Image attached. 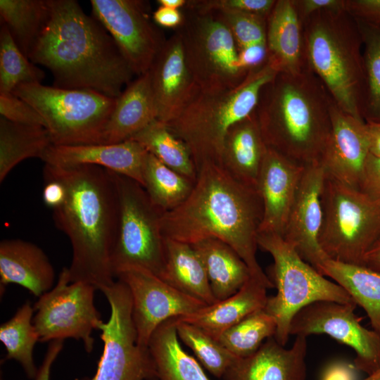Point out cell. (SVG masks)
<instances>
[{
	"mask_svg": "<svg viewBox=\"0 0 380 380\" xmlns=\"http://www.w3.org/2000/svg\"><path fill=\"white\" fill-rule=\"evenodd\" d=\"M268 58L267 44H253L239 50L238 68L245 72L260 67Z\"/></svg>",
	"mask_w": 380,
	"mask_h": 380,
	"instance_id": "bcb514c9",
	"label": "cell"
},
{
	"mask_svg": "<svg viewBox=\"0 0 380 380\" xmlns=\"http://www.w3.org/2000/svg\"><path fill=\"white\" fill-rule=\"evenodd\" d=\"M144 188L162 212L174 210L191 194L195 182L148 153L143 168Z\"/></svg>",
	"mask_w": 380,
	"mask_h": 380,
	"instance_id": "836d02e7",
	"label": "cell"
},
{
	"mask_svg": "<svg viewBox=\"0 0 380 380\" xmlns=\"http://www.w3.org/2000/svg\"><path fill=\"white\" fill-rule=\"evenodd\" d=\"M369 153L380 157V122H365Z\"/></svg>",
	"mask_w": 380,
	"mask_h": 380,
	"instance_id": "f5cc1de1",
	"label": "cell"
},
{
	"mask_svg": "<svg viewBox=\"0 0 380 380\" xmlns=\"http://www.w3.org/2000/svg\"><path fill=\"white\" fill-rule=\"evenodd\" d=\"M183 22L176 29L182 39L188 68L200 89L233 88L248 72L237 65L239 49L215 11L185 6Z\"/></svg>",
	"mask_w": 380,
	"mask_h": 380,
	"instance_id": "8fae6325",
	"label": "cell"
},
{
	"mask_svg": "<svg viewBox=\"0 0 380 380\" xmlns=\"http://www.w3.org/2000/svg\"><path fill=\"white\" fill-rule=\"evenodd\" d=\"M0 114L13 122L45 127L44 120L37 111L13 93H0Z\"/></svg>",
	"mask_w": 380,
	"mask_h": 380,
	"instance_id": "7bdbcfd3",
	"label": "cell"
},
{
	"mask_svg": "<svg viewBox=\"0 0 380 380\" xmlns=\"http://www.w3.org/2000/svg\"><path fill=\"white\" fill-rule=\"evenodd\" d=\"M191 245L203 263L212 293L217 301L236 293L251 277L247 265L224 241L208 238Z\"/></svg>",
	"mask_w": 380,
	"mask_h": 380,
	"instance_id": "f1b7e54d",
	"label": "cell"
},
{
	"mask_svg": "<svg viewBox=\"0 0 380 380\" xmlns=\"http://www.w3.org/2000/svg\"><path fill=\"white\" fill-rule=\"evenodd\" d=\"M319 243L330 260L363 265L380 238V199L325 178Z\"/></svg>",
	"mask_w": 380,
	"mask_h": 380,
	"instance_id": "ba28073f",
	"label": "cell"
},
{
	"mask_svg": "<svg viewBox=\"0 0 380 380\" xmlns=\"http://www.w3.org/2000/svg\"><path fill=\"white\" fill-rule=\"evenodd\" d=\"M47 0H0L1 23L28 58L48 18Z\"/></svg>",
	"mask_w": 380,
	"mask_h": 380,
	"instance_id": "e575fe53",
	"label": "cell"
},
{
	"mask_svg": "<svg viewBox=\"0 0 380 380\" xmlns=\"http://www.w3.org/2000/svg\"><path fill=\"white\" fill-rule=\"evenodd\" d=\"M1 286L15 284L39 298L53 288L55 270L44 251L22 239L0 243Z\"/></svg>",
	"mask_w": 380,
	"mask_h": 380,
	"instance_id": "603a6c76",
	"label": "cell"
},
{
	"mask_svg": "<svg viewBox=\"0 0 380 380\" xmlns=\"http://www.w3.org/2000/svg\"><path fill=\"white\" fill-rule=\"evenodd\" d=\"M96 290L90 284L70 281L68 267H63L56 284L34 305L32 322L39 341L81 340L85 350L91 353L94 344L91 333L103 322L94 304Z\"/></svg>",
	"mask_w": 380,
	"mask_h": 380,
	"instance_id": "4fadbf2b",
	"label": "cell"
},
{
	"mask_svg": "<svg viewBox=\"0 0 380 380\" xmlns=\"http://www.w3.org/2000/svg\"><path fill=\"white\" fill-rule=\"evenodd\" d=\"M129 139L140 144L167 167L196 182L197 170L188 146L166 124L155 120Z\"/></svg>",
	"mask_w": 380,
	"mask_h": 380,
	"instance_id": "d6a6232c",
	"label": "cell"
},
{
	"mask_svg": "<svg viewBox=\"0 0 380 380\" xmlns=\"http://www.w3.org/2000/svg\"><path fill=\"white\" fill-rule=\"evenodd\" d=\"M355 303L321 300L299 310L292 319L290 335L327 334L355 353L354 365L368 375L380 367V335L363 327Z\"/></svg>",
	"mask_w": 380,
	"mask_h": 380,
	"instance_id": "9a60e30c",
	"label": "cell"
},
{
	"mask_svg": "<svg viewBox=\"0 0 380 380\" xmlns=\"http://www.w3.org/2000/svg\"><path fill=\"white\" fill-rule=\"evenodd\" d=\"M307 337L296 336L286 348L274 337L267 338L253 354L236 357L224 380H306Z\"/></svg>",
	"mask_w": 380,
	"mask_h": 380,
	"instance_id": "7402d4cb",
	"label": "cell"
},
{
	"mask_svg": "<svg viewBox=\"0 0 380 380\" xmlns=\"http://www.w3.org/2000/svg\"><path fill=\"white\" fill-rule=\"evenodd\" d=\"M158 4L164 7L172 9H182L186 4V0H158Z\"/></svg>",
	"mask_w": 380,
	"mask_h": 380,
	"instance_id": "11a10c76",
	"label": "cell"
},
{
	"mask_svg": "<svg viewBox=\"0 0 380 380\" xmlns=\"http://www.w3.org/2000/svg\"><path fill=\"white\" fill-rule=\"evenodd\" d=\"M44 179L43 201L47 207L53 210L63 203L65 197V189L58 180L46 177Z\"/></svg>",
	"mask_w": 380,
	"mask_h": 380,
	"instance_id": "c3c4849f",
	"label": "cell"
},
{
	"mask_svg": "<svg viewBox=\"0 0 380 380\" xmlns=\"http://www.w3.org/2000/svg\"><path fill=\"white\" fill-rule=\"evenodd\" d=\"M13 93L41 115L56 146L100 144L116 103L95 91L42 83L20 84Z\"/></svg>",
	"mask_w": 380,
	"mask_h": 380,
	"instance_id": "9c48e42d",
	"label": "cell"
},
{
	"mask_svg": "<svg viewBox=\"0 0 380 380\" xmlns=\"http://www.w3.org/2000/svg\"><path fill=\"white\" fill-rule=\"evenodd\" d=\"M147 151L128 139L115 144L52 145L41 160L56 166L92 165L129 177L144 186L143 168Z\"/></svg>",
	"mask_w": 380,
	"mask_h": 380,
	"instance_id": "44dd1931",
	"label": "cell"
},
{
	"mask_svg": "<svg viewBox=\"0 0 380 380\" xmlns=\"http://www.w3.org/2000/svg\"><path fill=\"white\" fill-rule=\"evenodd\" d=\"M277 0H190L186 6L198 11L249 13L268 18Z\"/></svg>",
	"mask_w": 380,
	"mask_h": 380,
	"instance_id": "b9f144b4",
	"label": "cell"
},
{
	"mask_svg": "<svg viewBox=\"0 0 380 380\" xmlns=\"http://www.w3.org/2000/svg\"><path fill=\"white\" fill-rule=\"evenodd\" d=\"M255 110L233 125L224 140L221 166L236 180L257 190L267 151Z\"/></svg>",
	"mask_w": 380,
	"mask_h": 380,
	"instance_id": "cb8c5ba5",
	"label": "cell"
},
{
	"mask_svg": "<svg viewBox=\"0 0 380 380\" xmlns=\"http://www.w3.org/2000/svg\"><path fill=\"white\" fill-rule=\"evenodd\" d=\"M325 178L319 163L305 166L282 236L319 273L329 259L319 243L322 223L321 197Z\"/></svg>",
	"mask_w": 380,
	"mask_h": 380,
	"instance_id": "e0dca14e",
	"label": "cell"
},
{
	"mask_svg": "<svg viewBox=\"0 0 380 380\" xmlns=\"http://www.w3.org/2000/svg\"><path fill=\"white\" fill-rule=\"evenodd\" d=\"M148 72L156 120L167 124L200 90L186 65L181 36L177 30L167 39Z\"/></svg>",
	"mask_w": 380,
	"mask_h": 380,
	"instance_id": "d6986e66",
	"label": "cell"
},
{
	"mask_svg": "<svg viewBox=\"0 0 380 380\" xmlns=\"http://www.w3.org/2000/svg\"><path fill=\"white\" fill-rule=\"evenodd\" d=\"M33 313L34 308L26 301L0 327V340L6 350V359L20 363L27 376L32 379L38 371L34 362L33 350L37 342H39L32 322Z\"/></svg>",
	"mask_w": 380,
	"mask_h": 380,
	"instance_id": "d590c367",
	"label": "cell"
},
{
	"mask_svg": "<svg viewBox=\"0 0 380 380\" xmlns=\"http://www.w3.org/2000/svg\"><path fill=\"white\" fill-rule=\"evenodd\" d=\"M156 119V108L148 71L137 76L116 99L100 144L128 140Z\"/></svg>",
	"mask_w": 380,
	"mask_h": 380,
	"instance_id": "484cf974",
	"label": "cell"
},
{
	"mask_svg": "<svg viewBox=\"0 0 380 380\" xmlns=\"http://www.w3.org/2000/svg\"><path fill=\"white\" fill-rule=\"evenodd\" d=\"M110 315L99 330L103 353L95 375L89 380H156L157 372L148 348L139 346L132 319V301L128 286L118 280L102 291Z\"/></svg>",
	"mask_w": 380,
	"mask_h": 380,
	"instance_id": "7c38bea8",
	"label": "cell"
},
{
	"mask_svg": "<svg viewBox=\"0 0 380 380\" xmlns=\"http://www.w3.org/2000/svg\"><path fill=\"white\" fill-rule=\"evenodd\" d=\"M177 336L189 347L203 367L217 378L223 377L236 358L220 341L196 325L176 317Z\"/></svg>",
	"mask_w": 380,
	"mask_h": 380,
	"instance_id": "ab89813d",
	"label": "cell"
},
{
	"mask_svg": "<svg viewBox=\"0 0 380 380\" xmlns=\"http://www.w3.org/2000/svg\"><path fill=\"white\" fill-rule=\"evenodd\" d=\"M154 21L162 27L177 29L182 23L184 16L180 10L160 6L153 13Z\"/></svg>",
	"mask_w": 380,
	"mask_h": 380,
	"instance_id": "816d5d0a",
	"label": "cell"
},
{
	"mask_svg": "<svg viewBox=\"0 0 380 380\" xmlns=\"http://www.w3.org/2000/svg\"><path fill=\"white\" fill-rule=\"evenodd\" d=\"M360 191L380 199V157L369 153L363 167Z\"/></svg>",
	"mask_w": 380,
	"mask_h": 380,
	"instance_id": "ee69618b",
	"label": "cell"
},
{
	"mask_svg": "<svg viewBox=\"0 0 380 380\" xmlns=\"http://www.w3.org/2000/svg\"><path fill=\"white\" fill-rule=\"evenodd\" d=\"M262 214L257 190L236 180L220 165L206 163L197 170L188 198L163 214L160 228L164 238L189 244L208 238L224 241L243 259L251 277L270 289L274 284L256 258Z\"/></svg>",
	"mask_w": 380,
	"mask_h": 380,
	"instance_id": "7a4b0ae2",
	"label": "cell"
},
{
	"mask_svg": "<svg viewBox=\"0 0 380 380\" xmlns=\"http://www.w3.org/2000/svg\"><path fill=\"white\" fill-rule=\"evenodd\" d=\"M63 341L57 339L49 342L43 362L38 368L34 380H50L52 365L63 348Z\"/></svg>",
	"mask_w": 380,
	"mask_h": 380,
	"instance_id": "f907efd6",
	"label": "cell"
},
{
	"mask_svg": "<svg viewBox=\"0 0 380 380\" xmlns=\"http://www.w3.org/2000/svg\"><path fill=\"white\" fill-rule=\"evenodd\" d=\"M110 172L118 203V228L110 257L114 277L122 268L139 267L160 278L165 264L160 228L164 213L153 204L139 182Z\"/></svg>",
	"mask_w": 380,
	"mask_h": 380,
	"instance_id": "30bf717a",
	"label": "cell"
},
{
	"mask_svg": "<svg viewBox=\"0 0 380 380\" xmlns=\"http://www.w3.org/2000/svg\"><path fill=\"white\" fill-rule=\"evenodd\" d=\"M303 25L308 68L340 109L363 120L362 41L355 20L346 10L321 11Z\"/></svg>",
	"mask_w": 380,
	"mask_h": 380,
	"instance_id": "8992f818",
	"label": "cell"
},
{
	"mask_svg": "<svg viewBox=\"0 0 380 380\" xmlns=\"http://www.w3.org/2000/svg\"><path fill=\"white\" fill-rule=\"evenodd\" d=\"M43 176L58 180L65 189L63 203L52 210L55 224L72 246L70 281L86 282L102 292L115 281L110 257L118 203L110 171L92 165L45 164Z\"/></svg>",
	"mask_w": 380,
	"mask_h": 380,
	"instance_id": "3957f363",
	"label": "cell"
},
{
	"mask_svg": "<svg viewBox=\"0 0 380 380\" xmlns=\"http://www.w3.org/2000/svg\"><path fill=\"white\" fill-rule=\"evenodd\" d=\"M334 100L309 68L279 72L255 109L267 148L304 166L319 163L331 130Z\"/></svg>",
	"mask_w": 380,
	"mask_h": 380,
	"instance_id": "277c9868",
	"label": "cell"
},
{
	"mask_svg": "<svg viewBox=\"0 0 380 380\" xmlns=\"http://www.w3.org/2000/svg\"><path fill=\"white\" fill-rule=\"evenodd\" d=\"M279 72L268 58L265 64L250 70L235 87L200 89L166 124L188 146L196 170L206 163L221 165L228 130L255 110L262 87Z\"/></svg>",
	"mask_w": 380,
	"mask_h": 380,
	"instance_id": "5b68a950",
	"label": "cell"
},
{
	"mask_svg": "<svg viewBox=\"0 0 380 380\" xmlns=\"http://www.w3.org/2000/svg\"><path fill=\"white\" fill-rule=\"evenodd\" d=\"M47 2V20L28 58L49 70L53 87L117 99L136 75L110 34L77 1Z\"/></svg>",
	"mask_w": 380,
	"mask_h": 380,
	"instance_id": "6da1fadb",
	"label": "cell"
},
{
	"mask_svg": "<svg viewBox=\"0 0 380 380\" xmlns=\"http://www.w3.org/2000/svg\"><path fill=\"white\" fill-rule=\"evenodd\" d=\"M267 289L262 283L251 277L234 295L207 305L191 315L178 318L197 326L218 339L224 331L246 316L265 308L268 298Z\"/></svg>",
	"mask_w": 380,
	"mask_h": 380,
	"instance_id": "4316f807",
	"label": "cell"
},
{
	"mask_svg": "<svg viewBox=\"0 0 380 380\" xmlns=\"http://www.w3.org/2000/svg\"><path fill=\"white\" fill-rule=\"evenodd\" d=\"M215 12L232 32L239 50L253 44H267V18L237 11Z\"/></svg>",
	"mask_w": 380,
	"mask_h": 380,
	"instance_id": "60d3db41",
	"label": "cell"
},
{
	"mask_svg": "<svg viewBox=\"0 0 380 380\" xmlns=\"http://www.w3.org/2000/svg\"><path fill=\"white\" fill-rule=\"evenodd\" d=\"M331 130L319 163L327 178L360 190L369 153L365 122L343 111L334 101Z\"/></svg>",
	"mask_w": 380,
	"mask_h": 380,
	"instance_id": "ac0fdd59",
	"label": "cell"
},
{
	"mask_svg": "<svg viewBox=\"0 0 380 380\" xmlns=\"http://www.w3.org/2000/svg\"><path fill=\"white\" fill-rule=\"evenodd\" d=\"M115 277L124 282L130 291L137 343L145 349L148 348L153 331L164 321L191 315L208 305L139 267L122 268Z\"/></svg>",
	"mask_w": 380,
	"mask_h": 380,
	"instance_id": "2e32d148",
	"label": "cell"
},
{
	"mask_svg": "<svg viewBox=\"0 0 380 380\" xmlns=\"http://www.w3.org/2000/svg\"><path fill=\"white\" fill-rule=\"evenodd\" d=\"M305 167L267 148L257 184L263 208L259 233L283 236Z\"/></svg>",
	"mask_w": 380,
	"mask_h": 380,
	"instance_id": "ffe728a7",
	"label": "cell"
},
{
	"mask_svg": "<svg viewBox=\"0 0 380 380\" xmlns=\"http://www.w3.org/2000/svg\"><path fill=\"white\" fill-rule=\"evenodd\" d=\"M258 245L273 258L272 274L277 294L267 298L265 310L275 320L274 338L285 346L295 315L316 301L355 303L340 285L306 262L281 236L259 233Z\"/></svg>",
	"mask_w": 380,
	"mask_h": 380,
	"instance_id": "52a82bcc",
	"label": "cell"
},
{
	"mask_svg": "<svg viewBox=\"0 0 380 380\" xmlns=\"http://www.w3.org/2000/svg\"><path fill=\"white\" fill-rule=\"evenodd\" d=\"M53 145L43 126L23 125L0 117V182L18 163L30 158L42 159Z\"/></svg>",
	"mask_w": 380,
	"mask_h": 380,
	"instance_id": "1f68e13d",
	"label": "cell"
},
{
	"mask_svg": "<svg viewBox=\"0 0 380 380\" xmlns=\"http://www.w3.org/2000/svg\"><path fill=\"white\" fill-rule=\"evenodd\" d=\"M276 331L275 320L263 308L224 331L217 340L235 357H245L255 353L264 341L274 337Z\"/></svg>",
	"mask_w": 380,
	"mask_h": 380,
	"instance_id": "74e56055",
	"label": "cell"
},
{
	"mask_svg": "<svg viewBox=\"0 0 380 380\" xmlns=\"http://www.w3.org/2000/svg\"><path fill=\"white\" fill-rule=\"evenodd\" d=\"M176 317L161 323L153 331L148 350L160 380H210L195 358L178 341Z\"/></svg>",
	"mask_w": 380,
	"mask_h": 380,
	"instance_id": "f546056e",
	"label": "cell"
},
{
	"mask_svg": "<svg viewBox=\"0 0 380 380\" xmlns=\"http://www.w3.org/2000/svg\"><path fill=\"white\" fill-rule=\"evenodd\" d=\"M357 370L354 365L334 362L326 367L321 380H357Z\"/></svg>",
	"mask_w": 380,
	"mask_h": 380,
	"instance_id": "681fc988",
	"label": "cell"
},
{
	"mask_svg": "<svg viewBox=\"0 0 380 380\" xmlns=\"http://www.w3.org/2000/svg\"><path fill=\"white\" fill-rule=\"evenodd\" d=\"M320 274L346 290L355 304L365 310L372 330L380 335V272L328 259Z\"/></svg>",
	"mask_w": 380,
	"mask_h": 380,
	"instance_id": "4dcf8cb0",
	"label": "cell"
},
{
	"mask_svg": "<svg viewBox=\"0 0 380 380\" xmlns=\"http://www.w3.org/2000/svg\"><path fill=\"white\" fill-rule=\"evenodd\" d=\"M94 18L113 39L137 75L147 72L167 39L151 20L147 1L91 0Z\"/></svg>",
	"mask_w": 380,
	"mask_h": 380,
	"instance_id": "5bb4252c",
	"label": "cell"
},
{
	"mask_svg": "<svg viewBox=\"0 0 380 380\" xmlns=\"http://www.w3.org/2000/svg\"><path fill=\"white\" fill-rule=\"evenodd\" d=\"M45 72L20 49L7 26L0 28V93H13L23 84L42 83Z\"/></svg>",
	"mask_w": 380,
	"mask_h": 380,
	"instance_id": "f35d334b",
	"label": "cell"
},
{
	"mask_svg": "<svg viewBox=\"0 0 380 380\" xmlns=\"http://www.w3.org/2000/svg\"><path fill=\"white\" fill-rule=\"evenodd\" d=\"M164 249L165 264L160 279L208 305L217 303L203 263L193 246L164 238Z\"/></svg>",
	"mask_w": 380,
	"mask_h": 380,
	"instance_id": "83f0119b",
	"label": "cell"
},
{
	"mask_svg": "<svg viewBox=\"0 0 380 380\" xmlns=\"http://www.w3.org/2000/svg\"><path fill=\"white\" fill-rule=\"evenodd\" d=\"M302 22L321 11L346 10V0H293Z\"/></svg>",
	"mask_w": 380,
	"mask_h": 380,
	"instance_id": "7dc6e473",
	"label": "cell"
},
{
	"mask_svg": "<svg viewBox=\"0 0 380 380\" xmlns=\"http://www.w3.org/2000/svg\"><path fill=\"white\" fill-rule=\"evenodd\" d=\"M364 266L380 272V238L366 253L364 258Z\"/></svg>",
	"mask_w": 380,
	"mask_h": 380,
	"instance_id": "db71d44e",
	"label": "cell"
},
{
	"mask_svg": "<svg viewBox=\"0 0 380 380\" xmlns=\"http://www.w3.org/2000/svg\"><path fill=\"white\" fill-rule=\"evenodd\" d=\"M363 380H380V367L374 372L368 375Z\"/></svg>",
	"mask_w": 380,
	"mask_h": 380,
	"instance_id": "9f6ffc18",
	"label": "cell"
},
{
	"mask_svg": "<svg viewBox=\"0 0 380 380\" xmlns=\"http://www.w3.org/2000/svg\"><path fill=\"white\" fill-rule=\"evenodd\" d=\"M346 11L355 19L380 27V0H346Z\"/></svg>",
	"mask_w": 380,
	"mask_h": 380,
	"instance_id": "f6af8a7d",
	"label": "cell"
},
{
	"mask_svg": "<svg viewBox=\"0 0 380 380\" xmlns=\"http://www.w3.org/2000/svg\"><path fill=\"white\" fill-rule=\"evenodd\" d=\"M354 19L362 41L365 90L362 118L365 122H380V27Z\"/></svg>",
	"mask_w": 380,
	"mask_h": 380,
	"instance_id": "8d00e7d4",
	"label": "cell"
},
{
	"mask_svg": "<svg viewBox=\"0 0 380 380\" xmlns=\"http://www.w3.org/2000/svg\"><path fill=\"white\" fill-rule=\"evenodd\" d=\"M268 58L280 72H300L308 68L303 22L293 0H277L267 20Z\"/></svg>",
	"mask_w": 380,
	"mask_h": 380,
	"instance_id": "d4e9b609",
	"label": "cell"
}]
</instances>
